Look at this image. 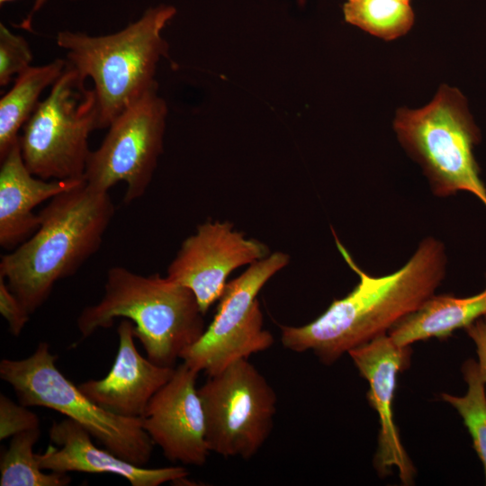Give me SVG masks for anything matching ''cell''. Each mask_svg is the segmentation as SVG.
<instances>
[{"mask_svg": "<svg viewBox=\"0 0 486 486\" xmlns=\"http://www.w3.org/2000/svg\"><path fill=\"white\" fill-rule=\"evenodd\" d=\"M467 384L464 396L442 393L441 398L452 405L462 417L472 440V446L482 463L486 484V387L478 363L467 359L462 365Z\"/></svg>", "mask_w": 486, "mask_h": 486, "instance_id": "44dd1931", "label": "cell"}, {"mask_svg": "<svg viewBox=\"0 0 486 486\" xmlns=\"http://www.w3.org/2000/svg\"><path fill=\"white\" fill-rule=\"evenodd\" d=\"M359 374L367 381L366 398L379 417L378 447L374 459L380 476L397 468L401 482H413L416 470L400 441L393 419L392 403L397 377L410 365L411 346L396 344L388 334L376 337L347 353Z\"/></svg>", "mask_w": 486, "mask_h": 486, "instance_id": "4fadbf2b", "label": "cell"}, {"mask_svg": "<svg viewBox=\"0 0 486 486\" xmlns=\"http://www.w3.org/2000/svg\"><path fill=\"white\" fill-rule=\"evenodd\" d=\"M343 12L346 22L384 40L406 34L414 22L410 5L400 0H346Z\"/></svg>", "mask_w": 486, "mask_h": 486, "instance_id": "ffe728a7", "label": "cell"}, {"mask_svg": "<svg viewBox=\"0 0 486 486\" xmlns=\"http://www.w3.org/2000/svg\"><path fill=\"white\" fill-rule=\"evenodd\" d=\"M393 129L402 148L422 168L434 195L445 198L468 192L486 207V186L473 154L481 131L457 88L442 85L426 106L398 109Z\"/></svg>", "mask_w": 486, "mask_h": 486, "instance_id": "5b68a950", "label": "cell"}, {"mask_svg": "<svg viewBox=\"0 0 486 486\" xmlns=\"http://www.w3.org/2000/svg\"><path fill=\"white\" fill-rule=\"evenodd\" d=\"M49 436L55 446H49L43 453L36 454L42 470L65 473H110L123 477L132 486H158L181 482L188 476L187 470L182 466L144 468L106 448L101 449L83 427L68 418L54 421Z\"/></svg>", "mask_w": 486, "mask_h": 486, "instance_id": "9a60e30c", "label": "cell"}, {"mask_svg": "<svg viewBox=\"0 0 486 486\" xmlns=\"http://www.w3.org/2000/svg\"><path fill=\"white\" fill-rule=\"evenodd\" d=\"M486 315V286L467 297L434 294L418 310L411 313L388 335L400 346L435 338L446 339L459 328H464Z\"/></svg>", "mask_w": 486, "mask_h": 486, "instance_id": "e0dca14e", "label": "cell"}, {"mask_svg": "<svg viewBox=\"0 0 486 486\" xmlns=\"http://www.w3.org/2000/svg\"><path fill=\"white\" fill-rule=\"evenodd\" d=\"M40 436L39 428L11 437L8 448L1 456V486H66L70 483L71 478L68 473H47L40 468L33 452Z\"/></svg>", "mask_w": 486, "mask_h": 486, "instance_id": "d6986e66", "label": "cell"}, {"mask_svg": "<svg viewBox=\"0 0 486 486\" xmlns=\"http://www.w3.org/2000/svg\"><path fill=\"white\" fill-rule=\"evenodd\" d=\"M211 452L245 460L257 454L271 434L276 394L248 359L208 376L198 388Z\"/></svg>", "mask_w": 486, "mask_h": 486, "instance_id": "ba28073f", "label": "cell"}, {"mask_svg": "<svg viewBox=\"0 0 486 486\" xmlns=\"http://www.w3.org/2000/svg\"><path fill=\"white\" fill-rule=\"evenodd\" d=\"M67 60L56 58L19 74L12 88L0 99V160L19 142V131L30 119L42 92L62 75Z\"/></svg>", "mask_w": 486, "mask_h": 486, "instance_id": "ac0fdd59", "label": "cell"}, {"mask_svg": "<svg viewBox=\"0 0 486 486\" xmlns=\"http://www.w3.org/2000/svg\"><path fill=\"white\" fill-rule=\"evenodd\" d=\"M0 246L14 249L40 225L35 207L72 189L85 179L45 180L26 167L19 142L0 160Z\"/></svg>", "mask_w": 486, "mask_h": 486, "instance_id": "2e32d148", "label": "cell"}, {"mask_svg": "<svg viewBox=\"0 0 486 486\" xmlns=\"http://www.w3.org/2000/svg\"><path fill=\"white\" fill-rule=\"evenodd\" d=\"M170 5L146 10L136 22L107 35L62 31L56 38L67 63L94 85L97 129L108 128L124 110L157 86L155 75L168 45L162 31L176 14Z\"/></svg>", "mask_w": 486, "mask_h": 486, "instance_id": "277c9868", "label": "cell"}, {"mask_svg": "<svg viewBox=\"0 0 486 486\" xmlns=\"http://www.w3.org/2000/svg\"><path fill=\"white\" fill-rule=\"evenodd\" d=\"M39 214L36 231L0 262V276L30 314L57 282L75 274L98 251L114 205L108 192L84 181L53 197Z\"/></svg>", "mask_w": 486, "mask_h": 486, "instance_id": "7a4b0ae2", "label": "cell"}, {"mask_svg": "<svg viewBox=\"0 0 486 486\" xmlns=\"http://www.w3.org/2000/svg\"><path fill=\"white\" fill-rule=\"evenodd\" d=\"M32 53L27 40L0 23V86H5L14 76L31 67Z\"/></svg>", "mask_w": 486, "mask_h": 486, "instance_id": "7402d4cb", "label": "cell"}, {"mask_svg": "<svg viewBox=\"0 0 486 486\" xmlns=\"http://www.w3.org/2000/svg\"><path fill=\"white\" fill-rule=\"evenodd\" d=\"M400 1L410 3V0H400Z\"/></svg>", "mask_w": 486, "mask_h": 486, "instance_id": "4316f807", "label": "cell"}, {"mask_svg": "<svg viewBox=\"0 0 486 486\" xmlns=\"http://www.w3.org/2000/svg\"><path fill=\"white\" fill-rule=\"evenodd\" d=\"M290 256L281 251L269 254L238 277L227 283L217 312L202 337L181 356L192 368L216 374L238 359L265 351L274 344L264 328V318L256 299L264 285L284 268Z\"/></svg>", "mask_w": 486, "mask_h": 486, "instance_id": "9c48e42d", "label": "cell"}, {"mask_svg": "<svg viewBox=\"0 0 486 486\" xmlns=\"http://www.w3.org/2000/svg\"><path fill=\"white\" fill-rule=\"evenodd\" d=\"M56 362L50 345L40 342L28 357L2 359L0 377L13 387L22 405L59 412L117 456L139 466L147 464L155 444L140 418L116 415L98 406L58 370Z\"/></svg>", "mask_w": 486, "mask_h": 486, "instance_id": "8992f818", "label": "cell"}, {"mask_svg": "<svg viewBox=\"0 0 486 486\" xmlns=\"http://www.w3.org/2000/svg\"><path fill=\"white\" fill-rule=\"evenodd\" d=\"M203 316L188 288L167 276H145L117 266L107 272L102 299L81 311L76 325L86 338L118 318L130 320L148 358L174 367L203 334Z\"/></svg>", "mask_w": 486, "mask_h": 486, "instance_id": "3957f363", "label": "cell"}, {"mask_svg": "<svg viewBox=\"0 0 486 486\" xmlns=\"http://www.w3.org/2000/svg\"><path fill=\"white\" fill-rule=\"evenodd\" d=\"M38 416L22 403H15L7 396L0 395V439L4 440L19 433L39 428Z\"/></svg>", "mask_w": 486, "mask_h": 486, "instance_id": "603a6c76", "label": "cell"}, {"mask_svg": "<svg viewBox=\"0 0 486 486\" xmlns=\"http://www.w3.org/2000/svg\"><path fill=\"white\" fill-rule=\"evenodd\" d=\"M336 245L358 283L335 299L313 321L303 326L280 325L284 348L311 351L332 364L345 353L388 332L418 310L440 286L446 274V247L435 237L420 241L410 259L392 274L374 276L364 271L332 230Z\"/></svg>", "mask_w": 486, "mask_h": 486, "instance_id": "6da1fadb", "label": "cell"}, {"mask_svg": "<svg viewBox=\"0 0 486 486\" xmlns=\"http://www.w3.org/2000/svg\"><path fill=\"white\" fill-rule=\"evenodd\" d=\"M464 330L475 345L480 374L486 387V315L464 328Z\"/></svg>", "mask_w": 486, "mask_h": 486, "instance_id": "d4e9b609", "label": "cell"}, {"mask_svg": "<svg viewBox=\"0 0 486 486\" xmlns=\"http://www.w3.org/2000/svg\"><path fill=\"white\" fill-rule=\"evenodd\" d=\"M118 350L105 377L78 384L94 403L116 415L140 418L155 393L172 377L176 367L161 366L140 355L134 325L127 319L118 328Z\"/></svg>", "mask_w": 486, "mask_h": 486, "instance_id": "5bb4252c", "label": "cell"}, {"mask_svg": "<svg viewBox=\"0 0 486 486\" xmlns=\"http://www.w3.org/2000/svg\"><path fill=\"white\" fill-rule=\"evenodd\" d=\"M0 312L7 322L9 332L14 337L21 334L31 315L2 276H0Z\"/></svg>", "mask_w": 486, "mask_h": 486, "instance_id": "cb8c5ba5", "label": "cell"}, {"mask_svg": "<svg viewBox=\"0 0 486 486\" xmlns=\"http://www.w3.org/2000/svg\"><path fill=\"white\" fill-rule=\"evenodd\" d=\"M269 255L262 242L248 238L229 221H205L182 243L166 276L188 288L205 315L218 301L228 276L237 268Z\"/></svg>", "mask_w": 486, "mask_h": 486, "instance_id": "8fae6325", "label": "cell"}, {"mask_svg": "<svg viewBox=\"0 0 486 486\" xmlns=\"http://www.w3.org/2000/svg\"><path fill=\"white\" fill-rule=\"evenodd\" d=\"M11 1H14V0H0V4L3 5V4H4L8 3V2H11ZM46 1L47 0H35L33 7H32L30 14L27 16V18H25L22 22L20 27H22L23 29L31 30V23H32V21L33 14L42 7V5L46 3Z\"/></svg>", "mask_w": 486, "mask_h": 486, "instance_id": "484cf974", "label": "cell"}, {"mask_svg": "<svg viewBox=\"0 0 486 486\" xmlns=\"http://www.w3.org/2000/svg\"><path fill=\"white\" fill-rule=\"evenodd\" d=\"M199 372L183 362L149 400L140 418L143 429L172 462L202 466L209 456Z\"/></svg>", "mask_w": 486, "mask_h": 486, "instance_id": "7c38bea8", "label": "cell"}, {"mask_svg": "<svg viewBox=\"0 0 486 486\" xmlns=\"http://www.w3.org/2000/svg\"><path fill=\"white\" fill-rule=\"evenodd\" d=\"M166 113L157 85L117 116L99 148L91 150L86 184L109 192L117 183H125V204L143 196L163 151Z\"/></svg>", "mask_w": 486, "mask_h": 486, "instance_id": "30bf717a", "label": "cell"}, {"mask_svg": "<svg viewBox=\"0 0 486 486\" xmlns=\"http://www.w3.org/2000/svg\"><path fill=\"white\" fill-rule=\"evenodd\" d=\"M67 63L48 96L23 125L19 144L29 171L45 180L84 179L91 150L90 133L97 129L94 89Z\"/></svg>", "mask_w": 486, "mask_h": 486, "instance_id": "52a82bcc", "label": "cell"}]
</instances>
